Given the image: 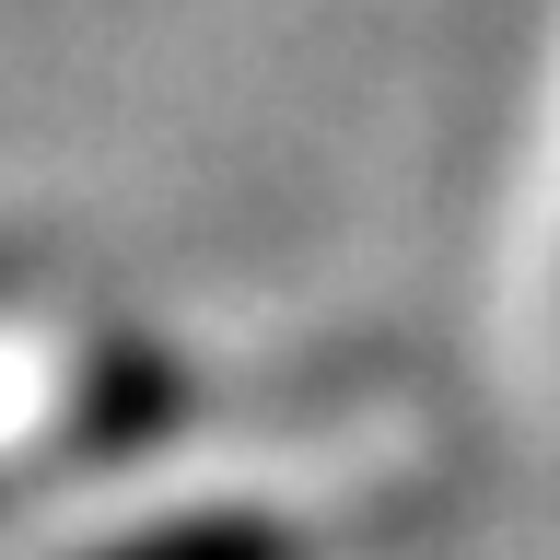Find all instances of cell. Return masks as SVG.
<instances>
[{"label":"cell","mask_w":560,"mask_h":560,"mask_svg":"<svg viewBox=\"0 0 560 560\" xmlns=\"http://www.w3.org/2000/svg\"><path fill=\"white\" fill-rule=\"evenodd\" d=\"M82 560H304V537L257 502H187V514H152V525H117L94 537Z\"/></svg>","instance_id":"obj_1"}]
</instances>
